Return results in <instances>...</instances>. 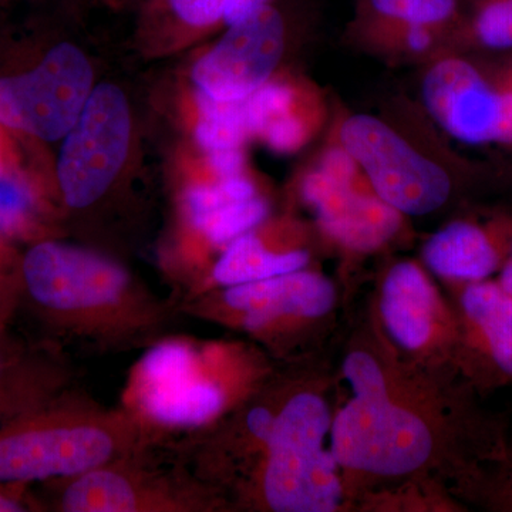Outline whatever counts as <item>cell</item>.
Wrapping results in <instances>:
<instances>
[{
	"instance_id": "6da1fadb",
	"label": "cell",
	"mask_w": 512,
	"mask_h": 512,
	"mask_svg": "<svg viewBox=\"0 0 512 512\" xmlns=\"http://www.w3.org/2000/svg\"><path fill=\"white\" fill-rule=\"evenodd\" d=\"M177 303L94 249L42 239L19 255L15 313L36 338L99 355L146 349L175 332Z\"/></svg>"
},
{
	"instance_id": "7a4b0ae2",
	"label": "cell",
	"mask_w": 512,
	"mask_h": 512,
	"mask_svg": "<svg viewBox=\"0 0 512 512\" xmlns=\"http://www.w3.org/2000/svg\"><path fill=\"white\" fill-rule=\"evenodd\" d=\"M156 446L123 406H103L77 389L0 423V484L33 488L67 480Z\"/></svg>"
},
{
	"instance_id": "3957f363",
	"label": "cell",
	"mask_w": 512,
	"mask_h": 512,
	"mask_svg": "<svg viewBox=\"0 0 512 512\" xmlns=\"http://www.w3.org/2000/svg\"><path fill=\"white\" fill-rule=\"evenodd\" d=\"M220 348L174 332L144 349L131 367L120 406L158 446L208 429L227 409V383L217 370Z\"/></svg>"
},
{
	"instance_id": "277c9868",
	"label": "cell",
	"mask_w": 512,
	"mask_h": 512,
	"mask_svg": "<svg viewBox=\"0 0 512 512\" xmlns=\"http://www.w3.org/2000/svg\"><path fill=\"white\" fill-rule=\"evenodd\" d=\"M171 450V448H170ZM160 446L94 468L80 476L43 484L46 511L198 512L214 507L208 485L173 453L158 466Z\"/></svg>"
},
{
	"instance_id": "5b68a950",
	"label": "cell",
	"mask_w": 512,
	"mask_h": 512,
	"mask_svg": "<svg viewBox=\"0 0 512 512\" xmlns=\"http://www.w3.org/2000/svg\"><path fill=\"white\" fill-rule=\"evenodd\" d=\"M328 406L313 393L293 396L275 413L264 441L262 495L276 512H330L342 497L332 453L323 450Z\"/></svg>"
},
{
	"instance_id": "8992f818",
	"label": "cell",
	"mask_w": 512,
	"mask_h": 512,
	"mask_svg": "<svg viewBox=\"0 0 512 512\" xmlns=\"http://www.w3.org/2000/svg\"><path fill=\"white\" fill-rule=\"evenodd\" d=\"M336 138L377 197L400 214H430L450 200L454 181L446 168L379 117L352 114Z\"/></svg>"
},
{
	"instance_id": "52a82bcc",
	"label": "cell",
	"mask_w": 512,
	"mask_h": 512,
	"mask_svg": "<svg viewBox=\"0 0 512 512\" xmlns=\"http://www.w3.org/2000/svg\"><path fill=\"white\" fill-rule=\"evenodd\" d=\"M57 161V190L67 210H93L109 194L126 161L131 114L114 84L94 87L79 119L63 137Z\"/></svg>"
},
{
	"instance_id": "ba28073f",
	"label": "cell",
	"mask_w": 512,
	"mask_h": 512,
	"mask_svg": "<svg viewBox=\"0 0 512 512\" xmlns=\"http://www.w3.org/2000/svg\"><path fill=\"white\" fill-rule=\"evenodd\" d=\"M92 92L89 59L76 46L60 43L32 69L0 77V124L37 140H60Z\"/></svg>"
},
{
	"instance_id": "9c48e42d",
	"label": "cell",
	"mask_w": 512,
	"mask_h": 512,
	"mask_svg": "<svg viewBox=\"0 0 512 512\" xmlns=\"http://www.w3.org/2000/svg\"><path fill=\"white\" fill-rule=\"evenodd\" d=\"M433 439L426 424L382 396H355L332 427L336 464L352 470L400 476L426 463Z\"/></svg>"
},
{
	"instance_id": "30bf717a",
	"label": "cell",
	"mask_w": 512,
	"mask_h": 512,
	"mask_svg": "<svg viewBox=\"0 0 512 512\" xmlns=\"http://www.w3.org/2000/svg\"><path fill=\"white\" fill-rule=\"evenodd\" d=\"M421 97L448 136L471 146L512 144V90L466 57L446 52L433 59Z\"/></svg>"
},
{
	"instance_id": "8fae6325",
	"label": "cell",
	"mask_w": 512,
	"mask_h": 512,
	"mask_svg": "<svg viewBox=\"0 0 512 512\" xmlns=\"http://www.w3.org/2000/svg\"><path fill=\"white\" fill-rule=\"evenodd\" d=\"M285 46L284 13L268 3L228 26L217 45L195 63L192 79L212 99H248L271 80Z\"/></svg>"
},
{
	"instance_id": "7c38bea8",
	"label": "cell",
	"mask_w": 512,
	"mask_h": 512,
	"mask_svg": "<svg viewBox=\"0 0 512 512\" xmlns=\"http://www.w3.org/2000/svg\"><path fill=\"white\" fill-rule=\"evenodd\" d=\"M335 289L328 279L296 271L249 284L228 286L220 296L207 293L178 303L181 315L215 319L234 315L249 332H262L285 318H318L330 311Z\"/></svg>"
},
{
	"instance_id": "4fadbf2b",
	"label": "cell",
	"mask_w": 512,
	"mask_h": 512,
	"mask_svg": "<svg viewBox=\"0 0 512 512\" xmlns=\"http://www.w3.org/2000/svg\"><path fill=\"white\" fill-rule=\"evenodd\" d=\"M67 350L0 322V423L37 412L79 389Z\"/></svg>"
},
{
	"instance_id": "5bb4252c",
	"label": "cell",
	"mask_w": 512,
	"mask_h": 512,
	"mask_svg": "<svg viewBox=\"0 0 512 512\" xmlns=\"http://www.w3.org/2000/svg\"><path fill=\"white\" fill-rule=\"evenodd\" d=\"M301 192L320 228L350 251H376L402 227L403 214L380 200L365 177L340 180L316 165L303 177Z\"/></svg>"
},
{
	"instance_id": "9a60e30c",
	"label": "cell",
	"mask_w": 512,
	"mask_h": 512,
	"mask_svg": "<svg viewBox=\"0 0 512 512\" xmlns=\"http://www.w3.org/2000/svg\"><path fill=\"white\" fill-rule=\"evenodd\" d=\"M512 251V215L460 220L440 229L424 247V261L443 278L471 284L501 271Z\"/></svg>"
},
{
	"instance_id": "2e32d148",
	"label": "cell",
	"mask_w": 512,
	"mask_h": 512,
	"mask_svg": "<svg viewBox=\"0 0 512 512\" xmlns=\"http://www.w3.org/2000/svg\"><path fill=\"white\" fill-rule=\"evenodd\" d=\"M461 311L473 345L485 363L503 379L512 380V295L497 281L464 286Z\"/></svg>"
},
{
	"instance_id": "e0dca14e",
	"label": "cell",
	"mask_w": 512,
	"mask_h": 512,
	"mask_svg": "<svg viewBox=\"0 0 512 512\" xmlns=\"http://www.w3.org/2000/svg\"><path fill=\"white\" fill-rule=\"evenodd\" d=\"M382 315L390 335L404 348L426 345L433 329L434 293L419 266H393L383 285Z\"/></svg>"
},
{
	"instance_id": "ac0fdd59",
	"label": "cell",
	"mask_w": 512,
	"mask_h": 512,
	"mask_svg": "<svg viewBox=\"0 0 512 512\" xmlns=\"http://www.w3.org/2000/svg\"><path fill=\"white\" fill-rule=\"evenodd\" d=\"M309 262L305 249L274 251L254 229L225 247L211 271L214 284L235 286L262 281L274 276L302 271Z\"/></svg>"
},
{
	"instance_id": "d6986e66",
	"label": "cell",
	"mask_w": 512,
	"mask_h": 512,
	"mask_svg": "<svg viewBox=\"0 0 512 512\" xmlns=\"http://www.w3.org/2000/svg\"><path fill=\"white\" fill-rule=\"evenodd\" d=\"M360 46L389 60H433L451 50L453 32L427 26L353 22Z\"/></svg>"
},
{
	"instance_id": "ffe728a7",
	"label": "cell",
	"mask_w": 512,
	"mask_h": 512,
	"mask_svg": "<svg viewBox=\"0 0 512 512\" xmlns=\"http://www.w3.org/2000/svg\"><path fill=\"white\" fill-rule=\"evenodd\" d=\"M353 22L427 26L454 32L460 0H359Z\"/></svg>"
},
{
	"instance_id": "44dd1931",
	"label": "cell",
	"mask_w": 512,
	"mask_h": 512,
	"mask_svg": "<svg viewBox=\"0 0 512 512\" xmlns=\"http://www.w3.org/2000/svg\"><path fill=\"white\" fill-rule=\"evenodd\" d=\"M198 109L200 120L195 136L208 153L242 148L245 141L251 138L245 116V100L222 101L200 92Z\"/></svg>"
},
{
	"instance_id": "7402d4cb",
	"label": "cell",
	"mask_w": 512,
	"mask_h": 512,
	"mask_svg": "<svg viewBox=\"0 0 512 512\" xmlns=\"http://www.w3.org/2000/svg\"><path fill=\"white\" fill-rule=\"evenodd\" d=\"M269 205L264 198L231 201L190 220L191 227L212 247H227L268 218Z\"/></svg>"
},
{
	"instance_id": "603a6c76",
	"label": "cell",
	"mask_w": 512,
	"mask_h": 512,
	"mask_svg": "<svg viewBox=\"0 0 512 512\" xmlns=\"http://www.w3.org/2000/svg\"><path fill=\"white\" fill-rule=\"evenodd\" d=\"M453 46L512 49V0H478L470 18L454 29Z\"/></svg>"
},
{
	"instance_id": "cb8c5ba5",
	"label": "cell",
	"mask_w": 512,
	"mask_h": 512,
	"mask_svg": "<svg viewBox=\"0 0 512 512\" xmlns=\"http://www.w3.org/2000/svg\"><path fill=\"white\" fill-rule=\"evenodd\" d=\"M33 210L32 192L26 185L0 174V232L19 231Z\"/></svg>"
},
{
	"instance_id": "d4e9b609",
	"label": "cell",
	"mask_w": 512,
	"mask_h": 512,
	"mask_svg": "<svg viewBox=\"0 0 512 512\" xmlns=\"http://www.w3.org/2000/svg\"><path fill=\"white\" fill-rule=\"evenodd\" d=\"M345 375L355 396L387 394L386 380L372 356L365 352L350 353L345 362Z\"/></svg>"
},
{
	"instance_id": "484cf974",
	"label": "cell",
	"mask_w": 512,
	"mask_h": 512,
	"mask_svg": "<svg viewBox=\"0 0 512 512\" xmlns=\"http://www.w3.org/2000/svg\"><path fill=\"white\" fill-rule=\"evenodd\" d=\"M18 259L19 255L5 244L0 232V322H13Z\"/></svg>"
},
{
	"instance_id": "4316f807",
	"label": "cell",
	"mask_w": 512,
	"mask_h": 512,
	"mask_svg": "<svg viewBox=\"0 0 512 512\" xmlns=\"http://www.w3.org/2000/svg\"><path fill=\"white\" fill-rule=\"evenodd\" d=\"M46 511L32 487L0 484V512Z\"/></svg>"
},
{
	"instance_id": "83f0119b",
	"label": "cell",
	"mask_w": 512,
	"mask_h": 512,
	"mask_svg": "<svg viewBox=\"0 0 512 512\" xmlns=\"http://www.w3.org/2000/svg\"><path fill=\"white\" fill-rule=\"evenodd\" d=\"M208 154H210L208 161H210L212 173L215 174L217 180L244 174L245 157L242 148L212 151Z\"/></svg>"
},
{
	"instance_id": "f1b7e54d",
	"label": "cell",
	"mask_w": 512,
	"mask_h": 512,
	"mask_svg": "<svg viewBox=\"0 0 512 512\" xmlns=\"http://www.w3.org/2000/svg\"><path fill=\"white\" fill-rule=\"evenodd\" d=\"M497 282L503 286L505 291L512 295V251L507 261H505L503 268H501L500 279Z\"/></svg>"
},
{
	"instance_id": "f546056e",
	"label": "cell",
	"mask_w": 512,
	"mask_h": 512,
	"mask_svg": "<svg viewBox=\"0 0 512 512\" xmlns=\"http://www.w3.org/2000/svg\"><path fill=\"white\" fill-rule=\"evenodd\" d=\"M497 76L498 79L508 87V89L512 90V62L505 67L503 72L498 73Z\"/></svg>"
},
{
	"instance_id": "4dcf8cb0",
	"label": "cell",
	"mask_w": 512,
	"mask_h": 512,
	"mask_svg": "<svg viewBox=\"0 0 512 512\" xmlns=\"http://www.w3.org/2000/svg\"><path fill=\"white\" fill-rule=\"evenodd\" d=\"M0 174H2V173H0Z\"/></svg>"
}]
</instances>
